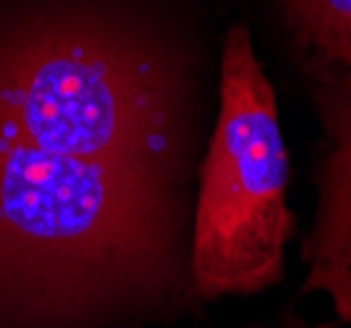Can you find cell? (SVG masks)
<instances>
[{"label": "cell", "mask_w": 351, "mask_h": 328, "mask_svg": "<svg viewBox=\"0 0 351 328\" xmlns=\"http://www.w3.org/2000/svg\"><path fill=\"white\" fill-rule=\"evenodd\" d=\"M184 79L89 16L0 32V328H136L194 292Z\"/></svg>", "instance_id": "6da1fadb"}, {"label": "cell", "mask_w": 351, "mask_h": 328, "mask_svg": "<svg viewBox=\"0 0 351 328\" xmlns=\"http://www.w3.org/2000/svg\"><path fill=\"white\" fill-rule=\"evenodd\" d=\"M289 152L276 95L244 24L220 53L218 119L199 168L189 266L194 297L257 294L280 281L293 234L286 202Z\"/></svg>", "instance_id": "7a4b0ae2"}, {"label": "cell", "mask_w": 351, "mask_h": 328, "mask_svg": "<svg viewBox=\"0 0 351 328\" xmlns=\"http://www.w3.org/2000/svg\"><path fill=\"white\" fill-rule=\"evenodd\" d=\"M328 148L351 132V0H278Z\"/></svg>", "instance_id": "3957f363"}, {"label": "cell", "mask_w": 351, "mask_h": 328, "mask_svg": "<svg viewBox=\"0 0 351 328\" xmlns=\"http://www.w3.org/2000/svg\"><path fill=\"white\" fill-rule=\"evenodd\" d=\"M304 292L330 299L341 320L351 323V132L330 145L317 174V210L304 244Z\"/></svg>", "instance_id": "277c9868"}]
</instances>
